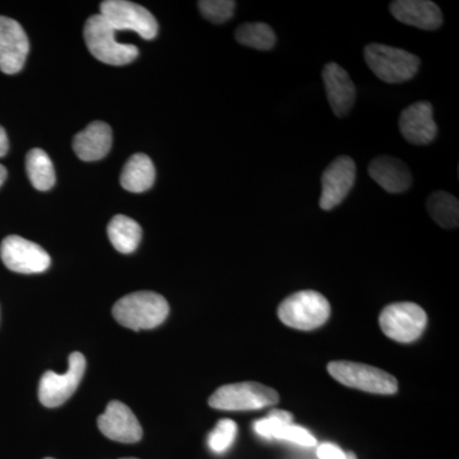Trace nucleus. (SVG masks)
I'll return each mask as SVG.
<instances>
[{
  "mask_svg": "<svg viewBox=\"0 0 459 459\" xmlns=\"http://www.w3.org/2000/svg\"><path fill=\"white\" fill-rule=\"evenodd\" d=\"M170 307L164 296L152 291H138L115 303L114 318L132 331L159 327L168 318Z\"/></svg>",
  "mask_w": 459,
  "mask_h": 459,
  "instance_id": "1",
  "label": "nucleus"
},
{
  "mask_svg": "<svg viewBox=\"0 0 459 459\" xmlns=\"http://www.w3.org/2000/svg\"><path fill=\"white\" fill-rule=\"evenodd\" d=\"M364 57L370 71L386 83L407 82L415 77L420 68L418 56L388 45H367Z\"/></svg>",
  "mask_w": 459,
  "mask_h": 459,
  "instance_id": "2",
  "label": "nucleus"
},
{
  "mask_svg": "<svg viewBox=\"0 0 459 459\" xmlns=\"http://www.w3.org/2000/svg\"><path fill=\"white\" fill-rule=\"evenodd\" d=\"M83 35L90 53L105 65H126L138 56L134 45L117 41V31L101 14H95L87 20Z\"/></svg>",
  "mask_w": 459,
  "mask_h": 459,
  "instance_id": "3",
  "label": "nucleus"
},
{
  "mask_svg": "<svg viewBox=\"0 0 459 459\" xmlns=\"http://www.w3.org/2000/svg\"><path fill=\"white\" fill-rule=\"evenodd\" d=\"M331 305L320 292L313 290L295 292L281 303L279 316L283 325L300 331H313L327 322Z\"/></svg>",
  "mask_w": 459,
  "mask_h": 459,
  "instance_id": "4",
  "label": "nucleus"
},
{
  "mask_svg": "<svg viewBox=\"0 0 459 459\" xmlns=\"http://www.w3.org/2000/svg\"><path fill=\"white\" fill-rule=\"evenodd\" d=\"M280 397L274 389L255 382L235 383L217 389L210 397V406L221 411H252L272 406Z\"/></svg>",
  "mask_w": 459,
  "mask_h": 459,
  "instance_id": "5",
  "label": "nucleus"
},
{
  "mask_svg": "<svg viewBox=\"0 0 459 459\" xmlns=\"http://www.w3.org/2000/svg\"><path fill=\"white\" fill-rule=\"evenodd\" d=\"M332 377L341 385L377 394H394L398 391L397 379L391 374L352 361H333L328 365Z\"/></svg>",
  "mask_w": 459,
  "mask_h": 459,
  "instance_id": "6",
  "label": "nucleus"
},
{
  "mask_svg": "<svg viewBox=\"0 0 459 459\" xmlns=\"http://www.w3.org/2000/svg\"><path fill=\"white\" fill-rule=\"evenodd\" d=\"M428 316L418 304L395 303L383 309L379 325L383 333L401 343L419 340L427 328Z\"/></svg>",
  "mask_w": 459,
  "mask_h": 459,
  "instance_id": "7",
  "label": "nucleus"
},
{
  "mask_svg": "<svg viewBox=\"0 0 459 459\" xmlns=\"http://www.w3.org/2000/svg\"><path fill=\"white\" fill-rule=\"evenodd\" d=\"M101 16L115 31L137 32L142 39L152 40L159 32L156 18L148 9L126 0H107L101 3Z\"/></svg>",
  "mask_w": 459,
  "mask_h": 459,
  "instance_id": "8",
  "label": "nucleus"
},
{
  "mask_svg": "<svg viewBox=\"0 0 459 459\" xmlns=\"http://www.w3.org/2000/svg\"><path fill=\"white\" fill-rule=\"evenodd\" d=\"M86 371V359L81 352H72L69 368L65 374L47 371L39 385V398L45 407L54 409L65 403L74 395Z\"/></svg>",
  "mask_w": 459,
  "mask_h": 459,
  "instance_id": "9",
  "label": "nucleus"
},
{
  "mask_svg": "<svg viewBox=\"0 0 459 459\" xmlns=\"http://www.w3.org/2000/svg\"><path fill=\"white\" fill-rule=\"evenodd\" d=\"M0 258L8 270L17 273H41L51 264L47 250L17 235H11L2 241Z\"/></svg>",
  "mask_w": 459,
  "mask_h": 459,
  "instance_id": "10",
  "label": "nucleus"
},
{
  "mask_svg": "<svg viewBox=\"0 0 459 459\" xmlns=\"http://www.w3.org/2000/svg\"><path fill=\"white\" fill-rule=\"evenodd\" d=\"M356 179V164L349 156H340L328 165L322 175V195L319 205L322 210L332 211L342 204L351 192Z\"/></svg>",
  "mask_w": 459,
  "mask_h": 459,
  "instance_id": "11",
  "label": "nucleus"
},
{
  "mask_svg": "<svg viewBox=\"0 0 459 459\" xmlns=\"http://www.w3.org/2000/svg\"><path fill=\"white\" fill-rule=\"evenodd\" d=\"M30 42L25 30L12 18L0 16V71L17 74L29 56Z\"/></svg>",
  "mask_w": 459,
  "mask_h": 459,
  "instance_id": "12",
  "label": "nucleus"
},
{
  "mask_svg": "<svg viewBox=\"0 0 459 459\" xmlns=\"http://www.w3.org/2000/svg\"><path fill=\"white\" fill-rule=\"evenodd\" d=\"M99 429L105 437L117 443L140 442L143 430L138 419L126 404L113 401L98 420Z\"/></svg>",
  "mask_w": 459,
  "mask_h": 459,
  "instance_id": "13",
  "label": "nucleus"
},
{
  "mask_svg": "<svg viewBox=\"0 0 459 459\" xmlns=\"http://www.w3.org/2000/svg\"><path fill=\"white\" fill-rule=\"evenodd\" d=\"M400 131L404 140L415 146H428L435 140L437 126L433 105L419 101L404 108L400 117Z\"/></svg>",
  "mask_w": 459,
  "mask_h": 459,
  "instance_id": "14",
  "label": "nucleus"
},
{
  "mask_svg": "<svg viewBox=\"0 0 459 459\" xmlns=\"http://www.w3.org/2000/svg\"><path fill=\"white\" fill-rule=\"evenodd\" d=\"M256 434L267 439L287 440L303 446H314L316 444L307 429L292 424V413L283 410H272L265 419L255 422Z\"/></svg>",
  "mask_w": 459,
  "mask_h": 459,
  "instance_id": "15",
  "label": "nucleus"
},
{
  "mask_svg": "<svg viewBox=\"0 0 459 459\" xmlns=\"http://www.w3.org/2000/svg\"><path fill=\"white\" fill-rule=\"evenodd\" d=\"M323 82L332 111L338 117H346L355 104L356 89L349 74L337 63H328L323 69Z\"/></svg>",
  "mask_w": 459,
  "mask_h": 459,
  "instance_id": "16",
  "label": "nucleus"
},
{
  "mask_svg": "<svg viewBox=\"0 0 459 459\" xmlns=\"http://www.w3.org/2000/svg\"><path fill=\"white\" fill-rule=\"evenodd\" d=\"M392 16L404 25L434 31L443 23L440 8L429 0H397L389 5Z\"/></svg>",
  "mask_w": 459,
  "mask_h": 459,
  "instance_id": "17",
  "label": "nucleus"
},
{
  "mask_svg": "<svg viewBox=\"0 0 459 459\" xmlns=\"http://www.w3.org/2000/svg\"><path fill=\"white\" fill-rule=\"evenodd\" d=\"M371 179L391 195L406 192L412 186L409 166L392 156H377L369 164Z\"/></svg>",
  "mask_w": 459,
  "mask_h": 459,
  "instance_id": "18",
  "label": "nucleus"
},
{
  "mask_svg": "<svg viewBox=\"0 0 459 459\" xmlns=\"http://www.w3.org/2000/svg\"><path fill=\"white\" fill-rule=\"evenodd\" d=\"M113 144V132L104 122H93L74 140V152L82 161H98L104 159Z\"/></svg>",
  "mask_w": 459,
  "mask_h": 459,
  "instance_id": "19",
  "label": "nucleus"
},
{
  "mask_svg": "<svg viewBox=\"0 0 459 459\" xmlns=\"http://www.w3.org/2000/svg\"><path fill=\"white\" fill-rule=\"evenodd\" d=\"M156 170L150 157L143 153L133 155L124 166L120 183L132 193H143L155 184Z\"/></svg>",
  "mask_w": 459,
  "mask_h": 459,
  "instance_id": "20",
  "label": "nucleus"
},
{
  "mask_svg": "<svg viewBox=\"0 0 459 459\" xmlns=\"http://www.w3.org/2000/svg\"><path fill=\"white\" fill-rule=\"evenodd\" d=\"M108 235L117 252L129 255L140 246L142 228L134 220L117 214L108 223Z\"/></svg>",
  "mask_w": 459,
  "mask_h": 459,
  "instance_id": "21",
  "label": "nucleus"
},
{
  "mask_svg": "<svg viewBox=\"0 0 459 459\" xmlns=\"http://www.w3.org/2000/svg\"><path fill=\"white\" fill-rule=\"evenodd\" d=\"M26 170L35 189L45 192V190L53 188L56 184L53 162L48 153L40 148H33L27 153Z\"/></svg>",
  "mask_w": 459,
  "mask_h": 459,
  "instance_id": "22",
  "label": "nucleus"
},
{
  "mask_svg": "<svg viewBox=\"0 0 459 459\" xmlns=\"http://www.w3.org/2000/svg\"><path fill=\"white\" fill-rule=\"evenodd\" d=\"M428 212L440 228L455 229L459 223L458 199L451 193L437 190L429 197Z\"/></svg>",
  "mask_w": 459,
  "mask_h": 459,
  "instance_id": "23",
  "label": "nucleus"
},
{
  "mask_svg": "<svg viewBox=\"0 0 459 459\" xmlns=\"http://www.w3.org/2000/svg\"><path fill=\"white\" fill-rule=\"evenodd\" d=\"M238 44L256 50H271L276 45V33L267 23H244L235 31Z\"/></svg>",
  "mask_w": 459,
  "mask_h": 459,
  "instance_id": "24",
  "label": "nucleus"
},
{
  "mask_svg": "<svg viewBox=\"0 0 459 459\" xmlns=\"http://www.w3.org/2000/svg\"><path fill=\"white\" fill-rule=\"evenodd\" d=\"M237 435L238 425L235 424V421L223 419L217 422L216 428L208 437V446H210L211 451L217 453V455H222L235 442Z\"/></svg>",
  "mask_w": 459,
  "mask_h": 459,
  "instance_id": "25",
  "label": "nucleus"
},
{
  "mask_svg": "<svg viewBox=\"0 0 459 459\" xmlns=\"http://www.w3.org/2000/svg\"><path fill=\"white\" fill-rule=\"evenodd\" d=\"M237 3L232 0H201L198 8L202 16L212 23H225L234 16Z\"/></svg>",
  "mask_w": 459,
  "mask_h": 459,
  "instance_id": "26",
  "label": "nucleus"
},
{
  "mask_svg": "<svg viewBox=\"0 0 459 459\" xmlns=\"http://www.w3.org/2000/svg\"><path fill=\"white\" fill-rule=\"evenodd\" d=\"M316 455L319 459H346V452L332 443H323L319 446Z\"/></svg>",
  "mask_w": 459,
  "mask_h": 459,
  "instance_id": "27",
  "label": "nucleus"
},
{
  "mask_svg": "<svg viewBox=\"0 0 459 459\" xmlns=\"http://www.w3.org/2000/svg\"><path fill=\"white\" fill-rule=\"evenodd\" d=\"M9 150V142L7 132L3 126H0V157L7 155Z\"/></svg>",
  "mask_w": 459,
  "mask_h": 459,
  "instance_id": "28",
  "label": "nucleus"
},
{
  "mask_svg": "<svg viewBox=\"0 0 459 459\" xmlns=\"http://www.w3.org/2000/svg\"><path fill=\"white\" fill-rule=\"evenodd\" d=\"M5 179H7V169H5L4 166L0 165V186H3Z\"/></svg>",
  "mask_w": 459,
  "mask_h": 459,
  "instance_id": "29",
  "label": "nucleus"
},
{
  "mask_svg": "<svg viewBox=\"0 0 459 459\" xmlns=\"http://www.w3.org/2000/svg\"><path fill=\"white\" fill-rule=\"evenodd\" d=\"M346 459H358V457H356L355 453L347 452L346 453Z\"/></svg>",
  "mask_w": 459,
  "mask_h": 459,
  "instance_id": "30",
  "label": "nucleus"
},
{
  "mask_svg": "<svg viewBox=\"0 0 459 459\" xmlns=\"http://www.w3.org/2000/svg\"><path fill=\"white\" fill-rule=\"evenodd\" d=\"M122 459H137V458H122Z\"/></svg>",
  "mask_w": 459,
  "mask_h": 459,
  "instance_id": "31",
  "label": "nucleus"
},
{
  "mask_svg": "<svg viewBox=\"0 0 459 459\" xmlns=\"http://www.w3.org/2000/svg\"><path fill=\"white\" fill-rule=\"evenodd\" d=\"M45 459H54V458H45Z\"/></svg>",
  "mask_w": 459,
  "mask_h": 459,
  "instance_id": "32",
  "label": "nucleus"
}]
</instances>
